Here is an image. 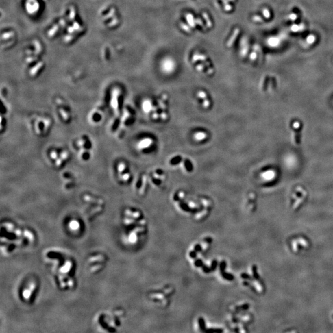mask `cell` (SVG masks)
Segmentation results:
<instances>
[{
    "mask_svg": "<svg viewBox=\"0 0 333 333\" xmlns=\"http://www.w3.org/2000/svg\"><path fill=\"white\" fill-rule=\"evenodd\" d=\"M180 27H182V29L186 32H191V27H189V26H188L186 24H184V23H181L180 24Z\"/></svg>",
    "mask_w": 333,
    "mask_h": 333,
    "instance_id": "8992f818",
    "label": "cell"
},
{
    "mask_svg": "<svg viewBox=\"0 0 333 333\" xmlns=\"http://www.w3.org/2000/svg\"><path fill=\"white\" fill-rule=\"evenodd\" d=\"M177 64L175 60L171 57H166L162 59L160 63V69L162 72L166 74H170L174 72Z\"/></svg>",
    "mask_w": 333,
    "mask_h": 333,
    "instance_id": "6da1fadb",
    "label": "cell"
},
{
    "mask_svg": "<svg viewBox=\"0 0 333 333\" xmlns=\"http://www.w3.org/2000/svg\"><path fill=\"white\" fill-rule=\"evenodd\" d=\"M240 276H241V278H244V279L249 278V276L247 274H246V273H243V274H241Z\"/></svg>",
    "mask_w": 333,
    "mask_h": 333,
    "instance_id": "e0dca14e",
    "label": "cell"
},
{
    "mask_svg": "<svg viewBox=\"0 0 333 333\" xmlns=\"http://www.w3.org/2000/svg\"><path fill=\"white\" fill-rule=\"evenodd\" d=\"M202 270H203L204 272L206 273H209L212 271L211 268H209V267H206V266H205V265H203V266H202Z\"/></svg>",
    "mask_w": 333,
    "mask_h": 333,
    "instance_id": "8fae6325",
    "label": "cell"
},
{
    "mask_svg": "<svg viewBox=\"0 0 333 333\" xmlns=\"http://www.w3.org/2000/svg\"><path fill=\"white\" fill-rule=\"evenodd\" d=\"M194 265H195L196 267H201L203 266V262L200 258H198L196 259L194 262Z\"/></svg>",
    "mask_w": 333,
    "mask_h": 333,
    "instance_id": "52a82bcc",
    "label": "cell"
},
{
    "mask_svg": "<svg viewBox=\"0 0 333 333\" xmlns=\"http://www.w3.org/2000/svg\"><path fill=\"white\" fill-rule=\"evenodd\" d=\"M198 323H199V328L201 331H205V330H206V322L204 319L202 317H200L198 319Z\"/></svg>",
    "mask_w": 333,
    "mask_h": 333,
    "instance_id": "3957f363",
    "label": "cell"
},
{
    "mask_svg": "<svg viewBox=\"0 0 333 333\" xmlns=\"http://www.w3.org/2000/svg\"><path fill=\"white\" fill-rule=\"evenodd\" d=\"M226 267V263L225 261H221L220 263V269L221 271V273L225 271V268Z\"/></svg>",
    "mask_w": 333,
    "mask_h": 333,
    "instance_id": "9c48e42d",
    "label": "cell"
},
{
    "mask_svg": "<svg viewBox=\"0 0 333 333\" xmlns=\"http://www.w3.org/2000/svg\"><path fill=\"white\" fill-rule=\"evenodd\" d=\"M180 207H181L182 209H183L184 211H186V212L191 211V209L188 207V206L186 205H185V204H180Z\"/></svg>",
    "mask_w": 333,
    "mask_h": 333,
    "instance_id": "7c38bea8",
    "label": "cell"
},
{
    "mask_svg": "<svg viewBox=\"0 0 333 333\" xmlns=\"http://www.w3.org/2000/svg\"><path fill=\"white\" fill-rule=\"evenodd\" d=\"M204 241L207 242V243H211L212 242V239L211 238H206L204 239Z\"/></svg>",
    "mask_w": 333,
    "mask_h": 333,
    "instance_id": "2e32d148",
    "label": "cell"
},
{
    "mask_svg": "<svg viewBox=\"0 0 333 333\" xmlns=\"http://www.w3.org/2000/svg\"><path fill=\"white\" fill-rule=\"evenodd\" d=\"M186 19L188 23L189 26L191 28H194L196 25V18L194 19L193 16L190 13L186 14Z\"/></svg>",
    "mask_w": 333,
    "mask_h": 333,
    "instance_id": "7a4b0ae2",
    "label": "cell"
},
{
    "mask_svg": "<svg viewBox=\"0 0 333 333\" xmlns=\"http://www.w3.org/2000/svg\"><path fill=\"white\" fill-rule=\"evenodd\" d=\"M194 249L195 250L196 252H200L202 251V247L200 244H196L194 247Z\"/></svg>",
    "mask_w": 333,
    "mask_h": 333,
    "instance_id": "5bb4252c",
    "label": "cell"
},
{
    "mask_svg": "<svg viewBox=\"0 0 333 333\" xmlns=\"http://www.w3.org/2000/svg\"><path fill=\"white\" fill-rule=\"evenodd\" d=\"M221 276H223L224 279L228 280V281H232L234 280V276L228 273H226L225 271L221 272Z\"/></svg>",
    "mask_w": 333,
    "mask_h": 333,
    "instance_id": "277c9868",
    "label": "cell"
},
{
    "mask_svg": "<svg viewBox=\"0 0 333 333\" xmlns=\"http://www.w3.org/2000/svg\"><path fill=\"white\" fill-rule=\"evenodd\" d=\"M223 330L220 329V328H214V329H208V330H206L204 332H207V333H220L223 332Z\"/></svg>",
    "mask_w": 333,
    "mask_h": 333,
    "instance_id": "5b68a950",
    "label": "cell"
},
{
    "mask_svg": "<svg viewBox=\"0 0 333 333\" xmlns=\"http://www.w3.org/2000/svg\"><path fill=\"white\" fill-rule=\"evenodd\" d=\"M202 16H203L204 17V18H205V19L206 20V22H207V24L208 27H210L212 26V23H211V22H210V19H209V16H208V15L206 13H203Z\"/></svg>",
    "mask_w": 333,
    "mask_h": 333,
    "instance_id": "ba28073f",
    "label": "cell"
},
{
    "mask_svg": "<svg viewBox=\"0 0 333 333\" xmlns=\"http://www.w3.org/2000/svg\"><path fill=\"white\" fill-rule=\"evenodd\" d=\"M197 256V254H196V251L194 250V251H191L190 252H189V257H190L191 258H195Z\"/></svg>",
    "mask_w": 333,
    "mask_h": 333,
    "instance_id": "4fadbf2b",
    "label": "cell"
},
{
    "mask_svg": "<svg viewBox=\"0 0 333 333\" xmlns=\"http://www.w3.org/2000/svg\"><path fill=\"white\" fill-rule=\"evenodd\" d=\"M196 69L198 71L201 72L204 70V65L202 64H199L196 66Z\"/></svg>",
    "mask_w": 333,
    "mask_h": 333,
    "instance_id": "9a60e30c",
    "label": "cell"
},
{
    "mask_svg": "<svg viewBox=\"0 0 333 333\" xmlns=\"http://www.w3.org/2000/svg\"><path fill=\"white\" fill-rule=\"evenodd\" d=\"M217 264H218V262L216 260H214L212 262V265H211V270L212 271H214L217 267Z\"/></svg>",
    "mask_w": 333,
    "mask_h": 333,
    "instance_id": "30bf717a",
    "label": "cell"
}]
</instances>
